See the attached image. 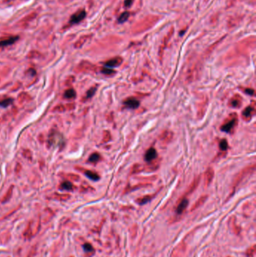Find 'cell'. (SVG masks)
I'll return each mask as SVG.
<instances>
[{
    "instance_id": "obj_13",
    "label": "cell",
    "mask_w": 256,
    "mask_h": 257,
    "mask_svg": "<svg viewBox=\"0 0 256 257\" xmlns=\"http://www.w3.org/2000/svg\"><path fill=\"white\" fill-rule=\"evenodd\" d=\"M123 105L125 107L128 108L135 109L139 107L140 102L135 97H128L123 102Z\"/></svg>"
},
{
    "instance_id": "obj_44",
    "label": "cell",
    "mask_w": 256,
    "mask_h": 257,
    "mask_svg": "<svg viewBox=\"0 0 256 257\" xmlns=\"http://www.w3.org/2000/svg\"><path fill=\"white\" fill-rule=\"evenodd\" d=\"M66 176H67L68 178L71 179V180H75V181H77V180H78L79 179H80V177H79L78 175H75V174H68Z\"/></svg>"
},
{
    "instance_id": "obj_36",
    "label": "cell",
    "mask_w": 256,
    "mask_h": 257,
    "mask_svg": "<svg viewBox=\"0 0 256 257\" xmlns=\"http://www.w3.org/2000/svg\"><path fill=\"white\" fill-rule=\"evenodd\" d=\"M111 139V135H110V132L107 130H105L103 132V139H102V144H105V143H107L108 141H110Z\"/></svg>"
},
{
    "instance_id": "obj_30",
    "label": "cell",
    "mask_w": 256,
    "mask_h": 257,
    "mask_svg": "<svg viewBox=\"0 0 256 257\" xmlns=\"http://www.w3.org/2000/svg\"><path fill=\"white\" fill-rule=\"evenodd\" d=\"M142 171H144V168H143L142 165L135 164L132 168L131 174H132V175H135V174L140 173V172H142Z\"/></svg>"
},
{
    "instance_id": "obj_10",
    "label": "cell",
    "mask_w": 256,
    "mask_h": 257,
    "mask_svg": "<svg viewBox=\"0 0 256 257\" xmlns=\"http://www.w3.org/2000/svg\"><path fill=\"white\" fill-rule=\"evenodd\" d=\"M200 181H201V177H200V176L196 177L193 180V181L191 183L190 186H189V187H188V189H186V193H184V195H183V196L182 197V198H185V197L187 196L192 194V193L197 188V186H198V185H199L200 184Z\"/></svg>"
},
{
    "instance_id": "obj_5",
    "label": "cell",
    "mask_w": 256,
    "mask_h": 257,
    "mask_svg": "<svg viewBox=\"0 0 256 257\" xmlns=\"http://www.w3.org/2000/svg\"><path fill=\"white\" fill-rule=\"evenodd\" d=\"M255 114V102H253V104L247 106L242 111V114H241L242 119L246 122L250 121Z\"/></svg>"
},
{
    "instance_id": "obj_6",
    "label": "cell",
    "mask_w": 256,
    "mask_h": 257,
    "mask_svg": "<svg viewBox=\"0 0 256 257\" xmlns=\"http://www.w3.org/2000/svg\"><path fill=\"white\" fill-rule=\"evenodd\" d=\"M147 163H148L147 164L143 166L144 171H146V172L155 171H156V170L159 168V166H160L161 159H155L154 160L150 161V162H147Z\"/></svg>"
},
{
    "instance_id": "obj_1",
    "label": "cell",
    "mask_w": 256,
    "mask_h": 257,
    "mask_svg": "<svg viewBox=\"0 0 256 257\" xmlns=\"http://www.w3.org/2000/svg\"><path fill=\"white\" fill-rule=\"evenodd\" d=\"M255 170V165L253 164V165H251V166H247V167H246L244 168L243 169H242L241 171L239 172L237 175L235 176L233 182H232V193H231V196L234 193V190L237 186H239V184L240 183L242 182V180L245 178L246 176L249 175H252Z\"/></svg>"
},
{
    "instance_id": "obj_27",
    "label": "cell",
    "mask_w": 256,
    "mask_h": 257,
    "mask_svg": "<svg viewBox=\"0 0 256 257\" xmlns=\"http://www.w3.org/2000/svg\"><path fill=\"white\" fill-rule=\"evenodd\" d=\"M64 97L66 98H68V99L75 98L76 97V92L74 89H67L64 93Z\"/></svg>"
},
{
    "instance_id": "obj_45",
    "label": "cell",
    "mask_w": 256,
    "mask_h": 257,
    "mask_svg": "<svg viewBox=\"0 0 256 257\" xmlns=\"http://www.w3.org/2000/svg\"><path fill=\"white\" fill-rule=\"evenodd\" d=\"M74 81H75V77H74V76H69V77L66 79V84H67V85H71Z\"/></svg>"
},
{
    "instance_id": "obj_31",
    "label": "cell",
    "mask_w": 256,
    "mask_h": 257,
    "mask_svg": "<svg viewBox=\"0 0 256 257\" xmlns=\"http://www.w3.org/2000/svg\"><path fill=\"white\" fill-rule=\"evenodd\" d=\"M101 72L107 76H112L114 74H116V71L113 68H107V67H103L101 68Z\"/></svg>"
},
{
    "instance_id": "obj_46",
    "label": "cell",
    "mask_w": 256,
    "mask_h": 257,
    "mask_svg": "<svg viewBox=\"0 0 256 257\" xmlns=\"http://www.w3.org/2000/svg\"><path fill=\"white\" fill-rule=\"evenodd\" d=\"M36 250H36V245H35V246H34L33 247H32V250H30V253L29 254L28 256H27V257H33L34 256L36 255Z\"/></svg>"
},
{
    "instance_id": "obj_40",
    "label": "cell",
    "mask_w": 256,
    "mask_h": 257,
    "mask_svg": "<svg viewBox=\"0 0 256 257\" xmlns=\"http://www.w3.org/2000/svg\"><path fill=\"white\" fill-rule=\"evenodd\" d=\"M39 56H40V53H38V52L32 51L28 54V58L33 59V58H37V57H38Z\"/></svg>"
},
{
    "instance_id": "obj_4",
    "label": "cell",
    "mask_w": 256,
    "mask_h": 257,
    "mask_svg": "<svg viewBox=\"0 0 256 257\" xmlns=\"http://www.w3.org/2000/svg\"><path fill=\"white\" fill-rule=\"evenodd\" d=\"M77 68L78 72H96L98 68L88 61H83L77 66Z\"/></svg>"
},
{
    "instance_id": "obj_50",
    "label": "cell",
    "mask_w": 256,
    "mask_h": 257,
    "mask_svg": "<svg viewBox=\"0 0 256 257\" xmlns=\"http://www.w3.org/2000/svg\"><path fill=\"white\" fill-rule=\"evenodd\" d=\"M228 257H231V256H228Z\"/></svg>"
},
{
    "instance_id": "obj_15",
    "label": "cell",
    "mask_w": 256,
    "mask_h": 257,
    "mask_svg": "<svg viewBox=\"0 0 256 257\" xmlns=\"http://www.w3.org/2000/svg\"><path fill=\"white\" fill-rule=\"evenodd\" d=\"M173 132L170 130H165L162 132V134L159 136V139H160L162 145H167L169 143L171 142L173 138Z\"/></svg>"
},
{
    "instance_id": "obj_32",
    "label": "cell",
    "mask_w": 256,
    "mask_h": 257,
    "mask_svg": "<svg viewBox=\"0 0 256 257\" xmlns=\"http://www.w3.org/2000/svg\"><path fill=\"white\" fill-rule=\"evenodd\" d=\"M219 149H220L223 152H225L227 151L228 148V141L226 139H222L220 141H219Z\"/></svg>"
},
{
    "instance_id": "obj_11",
    "label": "cell",
    "mask_w": 256,
    "mask_h": 257,
    "mask_svg": "<svg viewBox=\"0 0 256 257\" xmlns=\"http://www.w3.org/2000/svg\"><path fill=\"white\" fill-rule=\"evenodd\" d=\"M186 249V245L184 242H181L177 245L171 253V257H181L184 254Z\"/></svg>"
},
{
    "instance_id": "obj_49",
    "label": "cell",
    "mask_w": 256,
    "mask_h": 257,
    "mask_svg": "<svg viewBox=\"0 0 256 257\" xmlns=\"http://www.w3.org/2000/svg\"><path fill=\"white\" fill-rule=\"evenodd\" d=\"M10 1H12V0H5V2H10Z\"/></svg>"
},
{
    "instance_id": "obj_12",
    "label": "cell",
    "mask_w": 256,
    "mask_h": 257,
    "mask_svg": "<svg viewBox=\"0 0 256 257\" xmlns=\"http://www.w3.org/2000/svg\"><path fill=\"white\" fill-rule=\"evenodd\" d=\"M214 175H215V172H214L213 168L210 167L207 169L206 170V171L204 174V183L205 186H208L210 184V183L212 182V180L214 177Z\"/></svg>"
},
{
    "instance_id": "obj_16",
    "label": "cell",
    "mask_w": 256,
    "mask_h": 257,
    "mask_svg": "<svg viewBox=\"0 0 256 257\" xmlns=\"http://www.w3.org/2000/svg\"><path fill=\"white\" fill-rule=\"evenodd\" d=\"M188 205H189V200L186 198H182L180 199V202H179V205H177L176 208V213L177 214H183L185 210L186 209V207H188Z\"/></svg>"
},
{
    "instance_id": "obj_29",
    "label": "cell",
    "mask_w": 256,
    "mask_h": 257,
    "mask_svg": "<svg viewBox=\"0 0 256 257\" xmlns=\"http://www.w3.org/2000/svg\"><path fill=\"white\" fill-rule=\"evenodd\" d=\"M32 226H31V223H29L27 226L26 230L23 232V237H25L26 239H29L32 237Z\"/></svg>"
},
{
    "instance_id": "obj_17",
    "label": "cell",
    "mask_w": 256,
    "mask_h": 257,
    "mask_svg": "<svg viewBox=\"0 0 256 257\" xmlns=\"http://www.w3.org/2000/svg\"><path fill=\"white\" fill-rule=\"evenodd\" d=\"M145 160L146 162H150V161L154 160L157 158V151L154 147H150L146 150L145 156H144Z\"/></svg>"
},
{
    "instance_id": "obj_43",
    "label": "cell",
    "mask_w": 256,
    "mask_h": 257,
    "mask_svg": "<svg viewBox=\"0 0 256 257\" xmlns=\"http://www.w3.org/2000/svg\"><path fill=\"white\" fill-rule=\"evenodd\" d=\"M66 110V106L63 105H59L57 106V107L54 109V111H59V112H62V111H65Z\"/></svg>"
},
{
    "instance_id": "obj_3",
    "label": "cell",
    "mask_w": 256,
    "mask_h": 257,
    "mask_svg": "<svg viewBox=\"0 0 256 257\" xmlns=\"http://www.w3.org/2000/svg\"><path fill=\"white\" fill-rule=\"evenodd\" d=\"M158 20V17H146L141 23H138L137 27H135V32H141L147 30L148 29L151 28L155 23Z\"/></svg>"
},
{
    "instance_id": "obj_39",
    "label": "cell",
    "mask_w": 256,
    "mask_h": 257,
    "mask_svg": "<svg viewBox=\"0 0 256 257\" xmlns=\"http://www.w3.org/2000/svg\"><path fill=\"white\" fill-rule=\"evenodd\" d=\"M23 156L25 157V158H27V159H29V160H32V152H31L30 150H27V149H26V150H23Z\"/></svg>"
},
{
    "instance_id": "obj_47",
    "label": "cell",
    "mask_w": 256,
    "mask_h": 257,
    "mask_svg": "<svg viewBox=\"0 0 256 257\" xmlns=\"http://www.w3.org/2000/svg\"><path fill=\"white\" fill-rule=\"evenodd\" d=\"M134 0H125L124 5L126 7H130L132 6V4L133 3Z\"/></svg>"
},
{
    "instance_id": "obj_9",
    "label": "cell",
    "mask_w": 256,
    "mask_h": 257,
    "mask_svg": "<svg viewBox=\"0 0 256 257\" xmlns=\"http://www.w3.org/2000/svg\"><path fill=\"white\" fill-rule=\"evenodd\" d=\"M86 15V13L85 10H80V11H77L75 14H74L71 17V19H70V23L71 24H76L77 23H80V21L84 20L85 18Z\"/></svg>"
},
{
    "instance_id": "obj_41",
    "label": "cell",
    "mask_w": 256,
    "mask_h": 257,
    "mask_svg": "<svg viewBox=\"0 0 256 257\" xmlns=\"http://www.w3.org/2000/svg\"><path fill=\"white\" fill-rule=\"evenodd\" d=\"M85 185H86V186H84V184L81 185V191L82 192H87V191H90V190H93V187H91V186H89V185H87V184H85Z\"/></svg>"
},
{
    "instance_id": "obj_18",
    "label": "cell",
    "mask_w": 256,
    "mask_h": 257,
    "mask_svg": "<svg viewBox=\"0 0 256 257\" xmlns=\"http://www.w3.org/2000/svg\"><path fill=\"white\" fill-rule=\"evenodd\" d=\"M80 168V169L83 170V171H83L84 175H85L88 178L90 179V180H94V181H97V180H98L100 179L99 175L96 173V172H95V171H90V170H87V169H83V168Z\"/></svg>"
},
{
    "instance_id": "obj_22",
    "label": "cell",
    "mask_w": 256,
    "mask_h": 257,
    "mask_svg": "<svg viewBox=\"0 0 256 257\" xmlns=\"http://www.w3.org/2000/svg\"><path fill=\"white\" fill-rule=\"evenodd\" d=\"M91 36H92L91 35H85V36H81V37H80V38L77 41V42L75 44V47H76V48H80V47H81L83 46V45H84V44L89 39V38H90Z\"/></svg>"
},
{
    "instance_id": "obj_33",
    "label": "cell",
    "mask_w": 256,
    "mask_h": 257,
    "mask_svg": "<svg viewBox=\"0 0 256 257\" xmlns=\"http://www.w3.org/2000/svg\"><path fill=\"white\" fill-rule=\"evenodd\" d=\"M129 15H130L129 12H128V11H124V12L122 13V14H120V16H119V18H118V22H119V23H124V22H126L127 20H128V17H129Z\"/></svg>"
},
{
    "instance_id": "obj_26",
    "label": "cell",
    "mask_w": 256,
    "mask_h": 257,
    "mask_svg": "<svg viewBox=\"0 0 256 257\" xmlns=\"http://www.w3.org/2000/svg\"><path fill=\"white\" fill-rule=\"evenodd\" d=\"M71 198V196L69 194H59V193H54L53 195V198L59 201H67Z\"/></svg>"
},
{
    "instance_id": "obj_35",
    "label": "cell",
    "mask_w": 256,
    "mask_h": 257,
    "mask_svg": "<svg viewBox=\"0 0 256 257\" xmlns=\"http://www.w3.org/2000/svg\"><path fill=\"white\" fill-rule=\"evenodd\" d=\"M97 88H98L97 87V86H94L93 87H91L90 89L86 92V95L85 98H86V99L92 98V97L95 95V93H96V90H97Z\"/></svg>"
},
{
    "instance_id": "obj_14",
    "label": "cell",
    "mask_w": 256,
    "mask_h": 257,
    "mask_svg": "<svg viewBox=\"0 0 256 257\" xmlns=\"http://www.w3.org/2000/svg\"><path fill=\"white\" fill-rule=\"evenodd\" d=\"M123 59L121 57H116L106 61L105 63V67H107V68H114V67H117V66H120L123 63Z\"/></svg>"
},
{
    "instance_id": "obj_28",
    "label": "cell",
    "mask_w": 256,
    "mask_h": 257,
    "mask_svg": "<svg viewBox=\"0 0 256 257\" xmlns=\"http://www.w3.org/2000/svg\"><path fill=\"white\" fill-rule=\"evenodd\" d=\"M101 159V156H100L99 154L98 153H93V154H91L89 157V163H98V161Z\"/></svg>"
},
{
    "instance_id": "obj_8",
    "label": "cell",
    "mask_w": 256,
    "mask_h": 257,
    "mask_svg": "<svg viewBox=\"0 0 256 257\" xmlns=\"http://www.w3.org/2000/svg\"><path fill=\"white\" fill-rule=\"evenodd\" d=\"M63 141L62 136L60 133L57 132H54L50 133L48 139V146H51L53 145H60Z\"/></svg>"
},
{
    "instance_id": "obj_20",
    "label": "cell",
    "mask_w": 256,
    "mask_h": 257,
    "mask_svg": "<svg viewBox=\"0 0 256 257\" xmlns=\"http://www.w3.org/2000/svg\"><path fill=\"white\" fill-rule=\"evenodd\" d=\"M19 39V37L18 36H11V37H9L8 38H6L4 40H1L0 41V47H6L8 46V45H11L14 44L16 42L17 40Z\"/></svg>"
},
{
    "instance_id": "obj_19",
    "label": "cell",
    "mask_w": 256,
    "mask_h": 257,
    "mask_svg": "<svg viewBox=\"0 0 256 257\" xmlns=\"http://www.w3.org/2000/svg\"><path fill=\"white\" fill-rule=\"evenodd\" d=\"M207 198H208V196H207V195L201 196L196 201L195 203L192 205V208H191V211H194L195 210H196V209H197L198 207H201V206H202L204 204V202L206 201Z\"/></svg>"
},
{
    "instance_id": "obj_24",
    "label": "cell",
    "mask_w": 256,
    "mask_h": 257,
    "mask_svg": "<svg viewBox=\"0 0 256 257\" xmlns=\"http://www.w3.org/2000/svg\"><path fill=\"white\" fill-rule=\"evenodd\" d=\"M13 189H14V186L12 185L9 187L8 189L7 193L5 194V196H4L2 197V199H1V202H2V204L8 202L9 200H10V198H11V196H12V193H13Z\"/></svg>"
},
{
    "instance_id": "obj_48",
    "label": "cell",
    "mask_w": 256,
    "mask_h": 257,
    "mask_svg": "<svg viewBox=\"0 0 256 257\" xmlns=\"http://www.w3.org/2000/svg\"><path fill=\"white\" fill-rule=\"evenodd\" d=\"M75 104L71 103V104H67V105H66V108L67 110H72V109L75 108Z\"/></svg>"
},
{
    "instance_id": "obj_2",
    "label": "cell",
    "mask_w": 256,
    "mask_h": 257,
    "mask_svg": "<svg viewBox=\"0 0 256 257\" xmlns=\"http://www.w3.org/2000/svg\"><path fill=\"white\" fill-rule=\"evenodd\" d=\"M237 124H238L237 115L235 113H233V114H230L229 117L226 119L225 121L224 122V123L220 127V128L223 132L231 133L234 130Z\"/></svg>"
},
{
    "instance_id": "obj_21",
    "label": "cell",
    "mask_w": 256,
    "mask_h": 257,
    "mask_svg": "<svg viewBox=\"0 0 256 257\" xmlns=\"http://www.w3.org/2000/svg\"><path fill=\"white\" fill-rule=\"evenodd\" d=\"M75 186L72 183H71L70 181H64L62 182V184L59 186V189H62V190H67V191H72L75 189Z\"/></svg>"
},
{
    "instance_id": "obj_37",
    "label": "cell",
    "mask_w": 256,
    "mask_h": 257,
    "mask_svg": "<svg viewBox=\"0 0 256 257\" xmlns=\"http://www.w3.org/2000/svg\"><path fill=\"white\" fill-rule=\"evenodd\" d=\"M255 254V245L252 246L246 251V256L247 257H253Z\"/></svg>"
},
{
    "instance_id": "obj_38",
    "label": "cell",
    "mask_w": 256,
    "mask_h": 257,
    "mask_svg": "<svg viewBox=\"0 0 256 257\" xmlns=\"http://www.w3.org/2000/svg\"><path fill=\"white\" fill-rule=\"evenodd\" d=\"M83 247H84V249L86 251V253H92V254H94L95 250L91 244H89V243H86V244H84Z\"/></svg>"
},
{
    "instance_id": "obj_34",
    "label": "cell",
    "mask_w": 256,
    "mask_h": 257,
    "mask_svg": "<svg viewBox=\"0 0 256 257\" xmlns=\"http://www.w3.org/2000/svg\"><path fill=\"white\" fill-rule=\"evenodd\" d=\"M14 102V99L12 98H6V99H3L2 100L1 102H0V106L2 108H7L10 105L13 103Z\"/></svg>"
},
{
    "instance_id": "obj_25",
    "label": "cell",
    "mask_w": 256,
    "mask_h": 257,
    "mask_svg": "<svg viewBox=\"0 0 256 257\" xmlns=\"http://www.w3.org/2000/svg\"><path fill=\"white\" fill-rule=\"evenodd\" d=\"M17 100H18V102H20V104H22V103H24V102H28V101H30L31 97L28 93H25V92H23V93H21L19 96H18Z\"/></svg>"
},
{
    "instance_id": "obj_7",
    "label": "cell",
    "mask_w": 256,
    "mask_h": 257,
    "mask_svg": "<svg viewBox=\"0 0 256 257\" xmlns=\"http://www.w3.org/2000/svg\"><path fill=\"white\" fill-rule=\"evenodd\" d=\"M243 98L240 94H234L230 98L228 106L233 108H240L242 106Z\"/></svg>"
},
{
    "instance_id": "obj_23",
    "label": "cell",
    "mask_w": 256,
    "mask_h": 257,
    "mask_svg": "<svg viewBox=\"0 0 256 257\" xmlns=\"http://www.w3.org/2000/svg\"><path fill=\"white\" fill-rule=\"evenodd\" d=\"M154 197V195H146V196H144L141 197V198H138L137 199L135 200V202H137L138 205H144V204L147 203L149 201H151L152 198Z\"/></svg>"
},
{
    "instance_id": "obj_42",
    "label": "cell",
    "mask_w": 256,
    "mask_h": 257,
    "mask_svg": "<svg viewBox=\"0 0 256 257\" xmlns=\"http://www.w3.org/2000/svg\"><path fill=\"white\" fill-rule=\"evenodd\" d=\"M243 91L246 93V94L250 95V96H254L255 95V90L252 88H244V89H243Z\"/></svg>"
}]
</instances>
